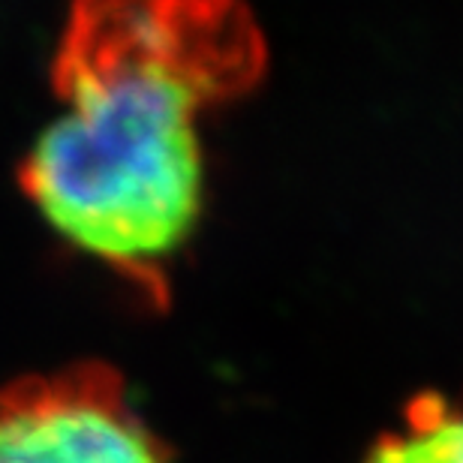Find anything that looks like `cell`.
Returning <instances> with one entry per match:
<instances>
[{
  "instance_id": "6da1fadb",
  "label": "cell",
  "mask_w": 463,
  "mask_h": 463,
  "mask_svg": "<svg viewBox=\"0 0 463 463\" xmlns=\"http://www.w3.org/2000/svg\"><path fill=\"white\" fill-rule=\"evenodd\" d=\"M262 70L247 0H76L54 54L61 112L22 165L27 199L160 307L202 214V115Z\"/></svg>"
},
{
  "instance_id": "7a4b0ae2",
  "label": "cell",
  "mask_w": 463,
  "mask_h": 463,
  "mask_svg": "<svg viewBox=\"0 0 463 463\" xmlns=\"http://www.w3.org/2000/svg\"><path fill=\"white\" fill-rule=\"evenodd\" d=\"M0 463H172L103 361L31 373L0 388Z\"/></svg>"
},
{
  "instance_id": "3957f363",
  "label": "cell",
  "mask_w": 463,
  "mask_h": 463,
  "mask_svg": "<svg viewBox=\"0 0 463 463\" xmlns=\"http://www.w3.org/2000/svg\"><path fill=\"white\" fill-rule=\"evenodd\" d=\"M364 463H463V406L442 394H415L401 428L383 433Z\"/></svg>"
}]
</instances>
